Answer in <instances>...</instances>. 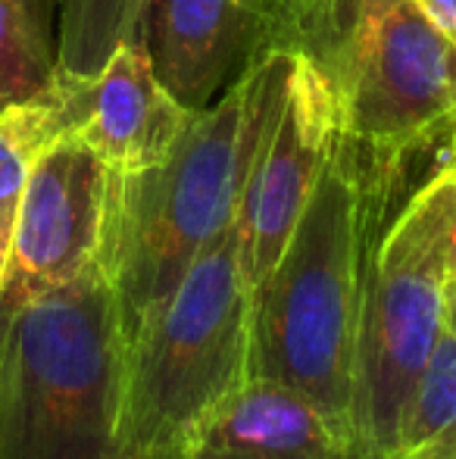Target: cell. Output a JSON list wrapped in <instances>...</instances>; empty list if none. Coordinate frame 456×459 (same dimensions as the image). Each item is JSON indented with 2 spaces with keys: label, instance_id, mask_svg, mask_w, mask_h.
<instances>
[{
  "label": "cell",
  "instance_id": "3",
  "mask_svg": "<svg viewBox=\"0 0 456 459\" xmlns=\"http://www.w3.org/2000/svg\"><path fill=\"white\" fill-rule=\"evenodd\" d=\"M272 50L310 63L347 138L388 144L456 113V41L419 0H260L256 56Z\"/></svg>",
  "mask_w": 456,
  "mask_h": 459
},
{
  "label": "cell",
  "instance_id": "14",
  "mask_svg": "<svg viewBox=\"0 0 456 459\" xmlns=\"http://www.w3.org/2000/svg\"><path fill=\"white\" fill-rule=\"evenodd\" d=\"M54 13L56 0H0V113L54 88Z\"/></svg>",
  "mask_w": 456,
  "mask_h": 459
},
{
  "label": "cell",
  "instance_id": "10",
  "mask_svg": "<svg viewBox=\"0 0 456 459\" xmlns=\"http://www.w3.org/2000/svg\"><path fill=\"white\" fill-rule=\"evenodd\" d=\"M260 48V0H151L153 73L185 109L216 103Z\"/></svg>",
  "mask_w": 456,
  "mask_h": 459
},
{
  "label": "cell",
  "instance_id": "8",
  "mask_svg": "<svg viewBox=\"0 0 456 459\" xmlns=\"http://www.w3.org/2000/svg\"><path fill=\"white\" fill-rule=\"evenodd\" d=\"M338 134L335 109L319 75L294 56L285 88V107L272 138L256 157L241 187L235 212L237 256L244 281L254 290L275 266L304 216Z\"/></svg>",
  "mask_w": 456,
  "mask_h": 459
},
{
  "label": "cell",
  "instance_id": "15",
  "mask_svg": "<svg viewBox=\"0 0 456 459\" xmlns=\"http://www.w3.org/2000/svg\"><path fill=\"white\" fill-rule=\"evenodd\" d=\"M151 0H56V63L73 79H91L119 44L147 41Z\"/></svg>",
  "mask_w": 456,
  "mask_h": 459
},
{
  "label": "cell",
  "instance_id": "17",
  "mask_svg": "<svg viewBox=\"0 0 456 459\" xmlns=\"http://www.w3.org/2000/svg\"><path fill=\"white\" fill-rule=\"evenodd\" d=\"M456 172V166H453ZM447 281L456 284V210H453V222H451V244H447Z\"/></svg>",
  "mask_w": 456,
  "mask_h": 459
},
{
  "label": "cell",
  "instance_id": "12",
  "mask_svg": "<svg viewBox=\"0 0 456 459\" xmlns=\"http://www.w3.org/2000/svg\"><path fill=\"white\" fill-rule=\"evenodd\" d=\"M391 459H456V284L447 281L444 322L403 406Z\"/></svg>",
  "mask_w": 456,
  "mask_h": 459
},
{
  "label": "cell",
  "instance_id": "11",
  "mask_svg": "<svg viewBox=\"0 0 456 459\" xmlns=\"http://www.w3.org/2000/svg\"><path fill=\"white\" fill-rule=\"evenodd\" d=\"M182 459H363L357 441L310 400L247 378L201 425Z\"/></svg>",
  "mask_w": 456,
  "mask_h": 459
},
{
  "label": "cell",
  "instance_id": "6",
  "mask_svg": "<svg viewBox=\"0 0 456 459\" xmlns=\"http://www.w3.org/2000/svg\"><path fill=\"white\" fill-rule=\"evenodd\" d=\"M453 210L456 172H444L372 241L353 368V437L363 459L394 454L403 406L438 341Z\"/></svg>",
  "mask_w": 456,
  "mask_h": 459
},
{
  "label": "cell",
  "instance_id": "5",
  "mask_svg": "<svg viewBox=\"0 0 456 459\" xmlns=\"http://www.w3.org/2000/svg\"><path fill=\"white\" fill-rule=\"evenodd\" d=\"M122 344L100 266L10 309L0 459H116Z\"/></svg>",
  "mask_w": 456,
  "mask_h": 459
},
{
  "label": "cell",
  "instance_id": "1",
  "mask_svg": "<svg viewBox=\"0 0 456 459\" xmlns=\"http://www.w3.org/2000/svg\"><path fill=\"white\" fill-rule=\"evenodd\" d=\"M291 54H262L159 163L107 176L98 266L110 284L119 341L166 300L194 260L235 225L241 187L285 107Z\"/></svg>",
  "mask_w": 456,
  "mask_h": 459
},
{
  "label": "cell",
  "instance_id": "13",
  "mask_svg": "<svg viewBox=\"0 0 456 459\" xmlns=\"http://www.w3.org/2000/svg\"><path fill=\"white\" fill-rule=\"evenodd\" d=\"M66 128L69 107L63 75H56L47 94L0 113V281H4L13 229H16L19 204H22L31 166L44 147Z\"/></svg>",
  "mask_w": 456,
  "mask_h": 459
},
{
  "label": "cell",
  "instance_id": "4",
  "mask_svg": "<svg viewBox=\"0 0 456 459\" xmlns=\"http://www.w3.org/2000/svg\"><path fill=\"white\" fill-rule=\"evenodd\" d=\"M122 344L116 459H182L250 378V288L235 225Z\"/></svg>",
  "mask_w": 456,
  "mask_h": 459
},
{
  "label": "cell",
  "instance_id": "2",
  "mask_svg": "<svg viewBox=\"0 0 456 459\" xmlns=\"http://www.w3.org/2000/svg\"><path fill=\"white\" fill-rule=\"evenodd\" d=\"M375 238L350 157L335 134L297 229L250 290L247 375L291 387L350 437L359 303Z\"/></svg>",
  "mask_w": 456,
  "mask_h": 459
},
{
  "label": "cell",
  "instance_id": "16",
  "mask_svg": "<svg viewBox=\"0 0 456 459\" xmlns=\"http://www.w3.org/2000/svg\"><path fill=\"white\" fill-rule=\"evenodd\" d=\"M419 6L451 41H456V0H419Z\"/></svg>",
  "mask_w": 456,
  "mask_h": 459
},
{
  "label": "cell",
  "instance_id": "7",
  "mask_svg": "<svg viewBox=\"0 0 456 459\" xmlns=\"http://www.w3.org/2000/svg\"><path fill=\"white\" fill-rule=\"evenodd\" d=\"M107 176L104 160L69 128L44 147L25 182L0 281L6 309L75 281L98 263Z\"/></svg>",
  "mask_w": 456,
  "mask_h": 459
},
{
  "label": "cell",
  "instance_id": "18",
  "mask_svg": "<svg viewBox=\"0 0 456 459\" xmlns=\"http://www.w3.org/2000/svg\"><path fill=\"white\" fill-rule=\"evenodd\" d=\"M6 325H10V309L0 300V357H4V338H6Z\"/></svg>",
  "mask_w": 456,
  "mask_h": 459
},
{
  "label": "cell",
  "instance_id": "9",
  "mask_svg": "<svg viewBox=\"0 0 456 459\" xmlns=\"http://www.w3.org/2000/svg\"><path fill=\"white\" fill-rule=\"evenodd\" d=\"M60 75L69 132L79 134L110 172H138L159 163L194 116L159 85L147 41L119 44L91 79Z\"/></svg>",
  "mask_w": 456,
  "mask_h": 459
}]
</instances>
